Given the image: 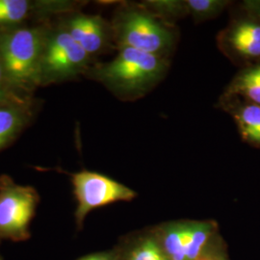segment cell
<instances>
[{
	"instance_id": "obj_1",
	"label": "cell",
	"mask_w": 260,
	"mask_h": 260,
	"mask_svg": "<svg viewBox=\"0 0 260 260\" xmlns=\"http://www.w3.org/2000/svg\"><path fill=\"white\" fill-rule=\"evenodd\" d=\"M170 67V59L121 47L111 61L91 66L86 75L104 85L121 101L134 102L163 81Z\"/></svg>"
},
{
	"instance_id": "obj_2",
	"label": "cell",
	"mask_w": 260,
	"mask_h": 260,
	"mask_svg": "<svg viewBox=\"0 0 260 260\" xmlns=\"http://www.w3.org/2000/svg\"><path fill=\"white\" fill-rule=\"evenodd\" d=\"M111 24L117 49L130 47L170 59L179 40L177 25L160 19L142 2L122 3Z\"/></svg>"
},
{
	"instance_id": "obj_3",
	"label": "cell",
	"mask_w": 260,
	"mask_h": 260,
	"mask_svg": "<svg viewBox=\"0 0 260 260\" xmlns=\"http://www.w3.org/2000/svg\"><path fill=\"white\" fill-rule=\"evenodd\" d=\"M46 34L39 27L0 33V60L10 89L28 92L41 84L40 69Z\"/></svg>"
},
{
	"instance_id": "obj_4",
	"label": "cell",
	"mask_w": 260,
	"mask_h": 260,
	"mask_svg": "<svg viewBox=\"0 0 260 260\" xmlns=\"http://www.w3.org/2000/svg\"><path fill=\"white\" fill-rule=\"evenodd\" d=\"M92 57L80 47L63 27L46 35L41 59L42 85L72 80L86 75Z\"/></svg>"
},
{
	"instance_id": "obj_5",
	"label": "cell",
	"mask_w": 260,
	"mask_h": 260,
	"mask_svg": "<svg viewBox=\"0 0 260 260\" xmlns=\"http://www.w3.org/2000/svg\"><path fill=\"white\" fill-rule=\"evenodd\" d=\"M169 260H199L219 225L214 220H176L151 226Z\"/></svg>"
},
{
	"instance_id": "obj_6",
	"label": "cell",
	"mask_w": 260,
	"mask_h": 260,
	"mask_svg": "<svg viewBox=\"0 0 260 260\" xmlns=\"http://www.w3.org/2000/svg\"><path fill=\"white\" fill-rule=\"evenodd\" d=\"M39 205L38 192L9 177H0V238L13 242L29 239L30 225Z\"/></svg>"
},
{
	"instance_id": "obj_7",
	"label": "cell",
	"mask_w": 260,
	"mask_h": 260,
	"mask_svg": "<svg viewBox=\"0 0 260 260\" xmlns=\"http://www.w3.org/2000/svg\"><path fill=\"white\" fill-rule=\"evenodd\" d=\"M76 208L75 223L80 230L88 214L96 208L119 202H131L137 193L121 182L101 173L82 170L71 174Z\"/></svg>"
},
{
	"instance_id": "obj_8",
	"label": "cell",
	"mask_w": 260,
	"mask_h": 260,
	"mask_svg": "<svg viewBox=\"0 0 260 260\" xmlns=\"http://www.w3.org/2000/svg\"><path fill=\"white\" fill-rule=\"evenodd\" d=\"M217 47L234 65L260 63V14L244 7L233 14L217 38Z\"/></svg>"
},
{
	"instance_id": "obj_9",
	"label": "cell",
	"mask_w": 260,
	"mask_h": 260,
	"mask_svg": "<svg viewBox=\"0 0 260 260\" xmlns=\"http://www.w3.org/2000/svg\"><path fill=\"white\" fill-rule=\"evenodd\" d=\"M63 28L92 58L116 47L111 23L99 15L76 13L66 19Z\"/></svg>"
},
{
	"instance_id": "obj_10",
	"label": "cell",
	"mask_w": 260,
	"mask_h": 260,
	"mask_svg": "<svg viewBox=\"0 0 260 260\" xmlns=\"http://www.w3.org/2000/svg\"><path fill=\"white\" fill-rule=\"evenodd\" d=\"M217 107L232 116L245 143L260 149V106L234 95L221 94Z\"/></svg>"
},
{
	"instance_id": "obj_11",
	"label": "cell",
	"mask_w": 260,
	"mask_h": 260,
	"mask_svg": "<svg viewBox=\"0 0 260 260\" xmlns=\"http://www.w3.org/2000/svg\"><path fill=\"white\" fill-rule=\"evenodd\" d=\"M116 249L118 260H169L152 228L126 235Z\"/></svg>"
},
{
	"instance_id": "obj_12",
	"label": "cell",
	"mask_w": 260,
	"mask_h": 260,
	"mask_svg": "<svg viewBox=\"0 0 260 260\" xmlns=\"http://www.w3.org/2000/svg\"><path fill=\"white\" fill-rule=\"evenodd\" d=\"M222 94L234 95L260 106V63L241 68Z\"/></svg>"
},
{
	"instance_id": "obj_13",
	"label": "cell",
	"mask_w": 260,
	"mask_h": 260,
	"mask_svg": "<svg viewBox=\"0 0 260 260\" xmlns=\"http://www.w3.org/2000/svg\"><path fill=\"white\" fill-rule=\"evenodd\" d=\"M28 120L25 103H0V149L19 134Z\"/></svg>"
},
{
	"instance_id": "obj_14",
	"label": "cell",
	"mask_w": 260,
	"mask_h": 260,
	"mask_svg": "<svg viewBox=\"0 0 260 260\" xmlns=\"http://www.w3.org/2000/svg\"><path fill=\"white\" fill-rule=\"evenodd\" d=\"M160 19L177 25V20L189 16L186 0H149L142 2Z\"/></svg>"
},
{
	"instance_id": "obj_15",
	"label": "cell",
	"mask_w": 260,
	"mask_h": 260,
	"mask_svg": "<svg viewBox=\"0 0 260 260\" xmlns=\"http://www.w3.org/2000/svg\"><path fill=\"white\" fill-rule=\"evenodd\" d=\"M231 4L226 0H186L189 16L196 23L217 18Z\"/></svg>"
},
{
	"instance_id": "obj_16",
	"label": "cell",
	"mask_w": 260,
	"mask_h": 260,
	"mask_svg": "<svg viewBox=\"0 0 260 260\" xmlns=\"http://www.w3.org/2000/svg\"><path fill=\"white\" fill-rule=\"evenodd\" d=\"M30 6L26 0H0V25L21 22L27 17Z\"/></svg>"
},
{
	"instance_id": "obj_17",
	"label": "cell",
	"mask_w": 260,
	"mask_h": 260,
	"mask_svg": "<svg viewBox=\"0 0 260 260\" xmlns=\"http://www.w3.org/2000/svg\"><path fill=\"white\" fill-rule=\"evenodd\" d=\"M199 260H231L226 244L220 233L214 235L208 242Z\"/></svg>"
},
{
	"instance_id": "obj_18",
	"label": "cell",
	"mask_w": 260,
	"mask_h": 260,
	"mask_svg": "<svg viewBox=\"0 0 260 260\" xmlns=\"http://www.w3.org/2000/svg\"><path fill=\"white\" fill-rule=\"evenodd\" d=\"M24 103L23 100L10 89L9 85L6 81L3 68L0 60V103Z\"/></svg>"
},
{
	"instance_id": "obj_19",
	"label": "cell",
	"mask_w": 260,
	"mask_h": 260,
	"mask_svg": "<svg viewBox=\"0 0 260 260\" xmlns=\"http://www.w3.org/2000/svg\"><path fill=\"white\" fill-rule=\"evenodd\" d=\"M75 260H118V251L114 247L112 250L89 253Z\"/></svg>"
},
{
	"instance_id": "obj_20",
	"label": "cell",
	"mask_w": 260,
	"mask_h": 260,
	"mask_svg": "<svg viewBox=\"0 0 260 260\" xmlns=\"http://www.w3.org/2000/svg\"><path fill=\"white\" fill-rule=\"evenodd\" d=\"M242 5L249 10L260 14V1H245Z\"/></svg>"
},
{
	"instance_id": "obj_21",
	"label": "cell",
	"mask_w": 260,
	"mask_h": 260,
	"mask_svg": "<svg viewBox=\"0 0 260 260\" xmlns=\"http://www.w3.org/2000/svg\"><path fill=\"white\" fill-rule=\"evenodd\" d=\"M0 260H3L2 259V257H1V255H0Z\"/></svg>"
}]
</instances>
